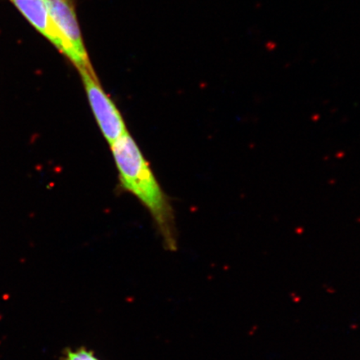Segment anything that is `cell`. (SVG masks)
Returning a JSON list of instances; mask_svg holds the SVG:
<instances>
[{
  "label": "cell",
  "instance_id": "3",
  "mask_svg": "<svg viewBox=\"0 0 360 360\" xmlns=\"http://www.w3.org/2000/svg\"><path fill=\"white\" fill-rule=\"evenodd\" d=\"M90 108L103 137L111 143L128 131L122 115L102 88L96 74L79 71Z\"/></svg>",
  "mask_w": 360,
  "mask_h": 360
},
{
  "label": "cell",
  "instance_id": "5",
  "mask_svg": "<svg viewBox=\"0 0 360 360\" xmlns=\"http://www.w3.org/2000/svg\"><path fill=\"white\" fill-rule=\"evenodd\" d=\"M65 360H101L91 350L79 348L72 350L68 349Z\"/></svg>",
  "mask_w": 360,
  "mask_h": 360
},
{
  "label": "cell",
  "instance_id": "4",
  "mask_svg": "<svg viewBox=\"0 0 360 360\" xmlns=\"http://www.w3.org/2000/svg\"><path fill=\"white\" fill-rule=\"evenodd\" d=\"M34 28L66 56L64 40L51 19L45 0H10Z\"/></svg>",
  "mask_w": 360,
  "mask_h": 360
},
{
  "label": "cell",
  "instance_id": "1",
  "mask_svg": "<svg viewBox=\"0 0 360 360\" xmlns=\"http://www.w3.org/2000/svg\"><path fill=\"white\" fill-rule=\"evenodd\" d=\"M110 146L121 186L146 207L165 245L174 250L176 238L172 208L136 142L127 131Z\"/></svg>",
  "mask_w": 360,
  "mask_h": 360
},
{
  "label": "cell",
  "instance_id": "2",
  "mask_svg": "<svg viewBox=\"0 0 360 360\" xmlns=\"http://www.w3.org/2000/svg\"><path fill=\"white\" fill-rule=\"evenodd\" d=\"M51 19L66 46V57L79 72L94 70L90 64L76 15L74 0H45Z\"/></svg>",
  "mask_w": 360,
  "mask_h": 360
}]
</instances>
